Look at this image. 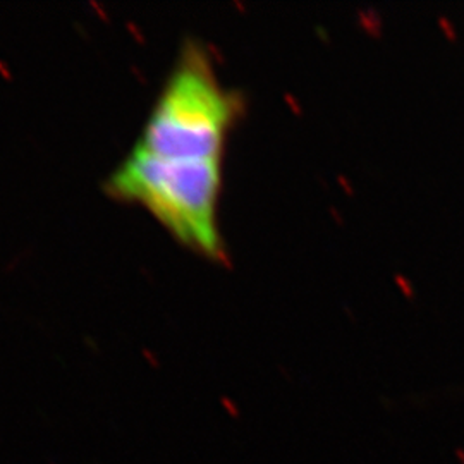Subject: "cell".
I'll use <instances>...</instances> for the list:
<instances>
[{
  "label": "cell",
  "instance_id": "6da1fadb",
  "mask_svg": "<svg viewBox=\"0 0 464 464\" xmlns=\"http://www.w3.org/2000/svg\"><path fill=\"white\" fill-rule=\"evenodd\" d=\"M117 200L143 207L182 246L220 260L217 224L222 160L167 158L133 148L105 184Z\"/></svg>",
  "mask_w": 464,
  "mask_h": 464
},
{
  "label": "cell",
  "instance_id": "3957f363",
  "mask_svg": "<svg viewBox=\"0 0 464 464\" xmlns=\"http://www.w3.org/2000/svg\"><path fill=\"white\" fill-rule=\"evenodd\" d=\"M48 464H55V463H48Z\"/></svg>",
  "mask_w": 464,
  "mask_h": 464
},
{
  "label": "cell",
  "instance_id": "7a4b0ae2",
  "mask_svg": "<svg viewBox=\"0 0 464 464\" xmlns=\"http://www.w3.org/2000/svg\"><path fill=\"white\" fill-rule=\"evenodd\" d=\"M237 110V97L218 81L208 55L186 43L135 146L167 158L222 160Z\"/></svg>",
  "mask_w": 464,
  "mask_h": 464
}]
</instances>
